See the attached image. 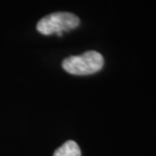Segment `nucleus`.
Here are the masks:
<instances>
[{
  "mask_svg": "<svg viewBox=\"0 0 156 156\" xmlns=\"http://www.w3.org/2000/svg\"><path fill=\"white\" fill-rule=\"evenodd\" d=\"M104 58L98 51H89L81 55H73L65 58L62 69L69 74L77 76L92 75L102 69Z\"/></svg>",
  "mask_w": 156,
  "mask_h": 156,
  "instance_id": "1",
  "label": "nucleus"
},
{
  "mask_svg": "<svg viewBox=\"0 0 156 156\" xmlns=\"http://www.w3.org/2000/svg\"><path fill=\"white\" fill-rule=\"evenodd\" d=\"M80 25V19L71 12H55L44 16L36 24V29L44 35L56 34L62 36L64 31L75 29Z\"/></svg>",
  "mask_w": 156,
  "mask_h": 156,
  "instance_id": "2",
  "label": "nucleus"
},
{
  "mask_svg": "<svg viewBox=\"0 0 156 156\" xmlns=\"http://www.w3.org/2000/svg\"><path fill=\"white\" fill-rule=\"evenodd\" d=\"M82 152L75 141L69 140L55 151L54 156H81Z\"/></svg>",
  "mask_w": 156,
  "mask_h": 156,
  "instance_id": "3",
  "label": "nucleus"
}]
</instances>
